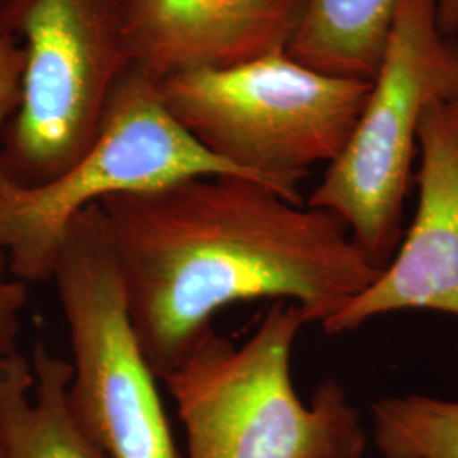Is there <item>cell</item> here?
Here are the masks:
<instances>
[{
  "label": "cell",
  "instance_id": "1",
  "mask_svg": "<svg viewBox=\"0 0 458 458\" xmlns=\"http://www.w3.org/2000/svg\"><path fill=\"white\" fill-rule=\"evenodd\" d=\"M98 206L134 335L160 380L223 308L284 301L323 327L382 274L338 216L243 177H192Z\"/></svg>",
  "mask_w": 458,
  "mask_h": 458
},
{
  "label": "cell",
  "instance_id": "2",
  "mask_svg": "<svg viewBox=\"0 0 458 458\" xmlns=\"http://www.w3.org/2000/svg\"><path fill=\"white\" fill-rule=\"evenodd\" d=\"M308 325L276 301L245 344L211 331L162 378L177 404L187 458H361L367 431L344 386L327 378L304 404L291 357Z\"/></svg>",
  "mask_w": 458,
  "mask_h": 458
},
{
  "label": "cell",
  "instance_id": "3",
  "mask_svg": "<svg viewBox=\"0 0 458 458\" xmlns=\"http://www.w3.org/2000/svg\"><path fill=\"white\" fill-rule=\"evenodd\" d=\"M157 83L168 113L202 147L294 204L310 168L340 155L372 89L316 72L285 49Z\"/></svg>",
  "mask_w": 458,
  "mask_h": 458
},
{
  "label": "cell",
  "instance_id": "4",
  "mask_svg": "<svg viewBox=\"0 0 458 458\" xmlns=\"http://www.w3.org/2000/svg\"><path fill=\"white\" fill-rule=\"evenodd\" d=\"M437 13V0H397L360 117L308 200L338 216L380 270L404 234L421 115L433 102L458 98V39L440 31Z\"/></svg>",
  "mask_w": 458,
  "mask_h": 458
},
{
  "label": "cell",
  "instance_id": "5",
  "mask_svg": "<svg viewBox=\"0 0 458 458\" xmlns=\"http://www.w3.org/2000/svg\"><path fill=\"white\" fill-rule=\"evenodd\" d=\"M0 31L26 58L21 106L0 132V172L34 187L92 145L115 85L132 68L126 0H0Z\"/></svg>",
  "mask_w": 458,
  "mask_h": 458
},
{
  "label": "cell",
  "instance_id": "6",
  "mask_svg": "<svg viewBox=\"0 0 458 458\" xmlns=\"http://www.w3.org/2000/svg\"><path fill=\"white\" fill-rule=\"evenodd\" d=\"M208 175L248 179L185 131L158 83L132 66L115 85L96 140L62 175L24 187L0 172V251L13 277L51 280L66 229L87 208Z\"/></svg>",
  "mask_w": 458,
  "mask_h": 458
},
{
  "label": "cell",
  "instance_id": "7",
  "mask_svg": "<svg viewBox=\"0 0 458 458\" xmlns=\"http://www.w3.org/2000/svg\"><path fill=\"white\" fill-rule=\"evenodd\" d=\"M51 280L73 355L66 401L75 425L107 458H183L134 335L98 204L66 229Z\"/></svg>",
  "mask_w": 458,
  "mask_h": 458
},
{
  "label": "cell",
  "instance_id": "8",
  "mask_svg": "<svg viewBox=\"0 0 458 458\" xmlns=\"http://www.w3.org/2000/svg\"><path fill=\"white\" fill-rule=\"evenodd\" d=\"M418 151L420 196L410 229L382 274L321 327L327 335L408 310L458 318V98L426 107Z\"/></svg>",
  "mask_w": 458,
  "mask_h": 458
},
{
  "label": "cell",
  "instance_id": "9",
  "mask_svg": "<svg viewBox=\"0 0 458 458\" xmlns=\"http://www.w3.org/2000/svg\"><path fill=\"white\" fill-rule=\"evenodd\" d=\"M306 0H126L134 68L155 82L287 48Z\"/></svg>",
  "mask_w": 458,
  "mask_h": 458
},
{
  "label": "cell",
  "instance_id": "10",
  "mask_svg": "<svg viewBox=\"0 0 458 458\" xmlns=\"http://www.w3.org/2000/svg\"><path fill=\"white\" fill-rule=\"evenodd\" d=\"M72 361L36 344L30 363L0 355V437L7 458H107L75 425L66 401Z\"/></svg>",
  "mask_w": 458,
  "mask_h": 458
},
{
  "label": "cell",
  "instance_id": "11",
  "mask_svg": "<svg viewBox=\"0 0 458 458\" xmlns=\"http://www.w3.org/2000/svg\"><path fill=\"white\" fill-rule=\"evenodd\" d=\"M397 0H306L287 55L316 72L372 82ZM438 28L458 39V0H437Z\"/></svg>",
  "mask_w": 458,
  "mask_h": 458
},
{
  "label": "cell",
  "instance_id": "12",
  "mask_svg": "<svg viewBox=\"0 0 458 458\" xmlns=\"http://www.w3.org/2000/svg\"><path fill=\"white\" fill-rule=\"evenodd\" d=\"M372 435L384 458H458V403L382 397L372 406Z\"/></svg>",
  "mask_w": 458,
  "mask_h": 458
},
{
  "label": "cell",
  "instance_id": "13",
  "mask_svg": "<svg viewBox=\"0 0 458 458\" xmlns=\"http://www.w3.org/2000/svg\"><path fill=\"white\" fill-rule=\"evenodd\" d=\"M24 65L22 47L11 34L0 31V132L21 106Z\"/></svg>",
  "mask_w": 458,
  "mask_h": 458
},
{
  "label": "cell",
  "instance_id": "14",
  "mask_svg": "<svg viewBox=\"0 0 458 458\" xmlns=\"http://www.w3.org/2000/svg\"><path fill=\"white\" fill-rule=\"evenodd\" d=\"M28 304V287L9 272L7 257L0 251V355L14 353L21 329V312Z\"/></svg>",
  "mask_w": 458,
  "mask_h": 458
},
{
  "label": "cell",
  "instance_id": "15",
  "mask_svg": "<svg viewBox=\"0 0 458 458\" xmlns=\"http://www.w3.org/2000/svg\"><path fill=\"white\" fill-rule=\"evenodd\" d=\"M0 458H7V452H5V446L2 442V437H0Z\"/></svg>",
  "mask_w": 458,
  "mask_h": 458
}]
</instances>
